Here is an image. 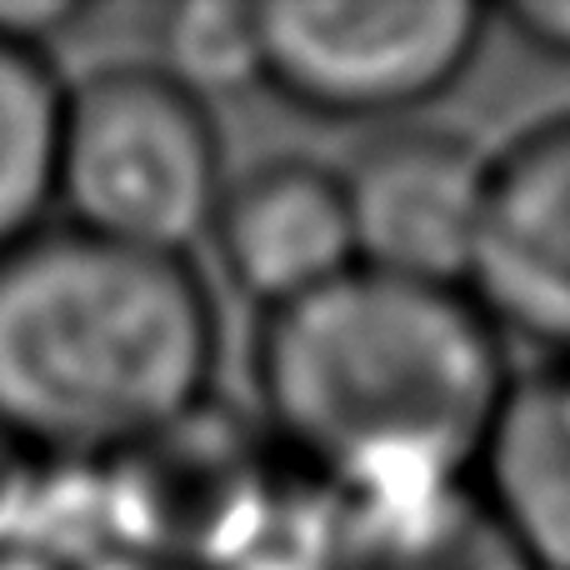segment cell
<instances>
[{"mask_svg":"<svg viewBox=\"0 0 570 570\" xmlns=\"http://www.w3.org/2000/svg\"><path fill=\"white\" fill-rule=\"evenodd\" d=\"M511 381L471 291L365 266L256 331L261 431L341 501L475 481Z\"/></svg>","mask_w":570,"mask_h":570,"instance_id":"6da1fadb","label":"cell"},{"mask_svg":"<svg viewBox=\"0 0 570 570\" xmlns=\"http://www.w3.org/2000/svg\"><path fill=\"white\" fill-rule=\"evenodd\" d=\"M220 321L190 256L46 226L0 256V431L40 461H116L200 411Z\"/></svg>","mask_w":570,"mask_h":570,"instance_id":"7a4b0ae2","label":"cell"},{"mask_svg":"<svg viewBox=\"0 0 570 570\" xmlns=\"http://www.w3.org/2000/svg\"><path fill=\"white\" fill-rule=\"evenodd\" d=\"M226 150L210 106L156 66H106L66 86L56 206L66 226L156 256H186L216 226Z\"/></svg>","mask_w":570,"mask_h":570,"instance_id":"3957f363","label":"cell"},{"mask_svg":"<svg viewBox=\"0 0 570 570\" xmlns=\"http://www.w3.org/2000/svg\"><path fill=\"white\" fill-rule=\"evenodd\" d=\"M475 0H261L266 90L321 120H395L465 80L491 30Z\"/></svg>","mask_w":570,"mask_h":570,"instance_id":"277c9868","label":"cell"},{"mask_svg":"<svg viewBox=\"0 0 570 570\" xmlns=\"http://www.w3.org/2000/svg\"><path fill=\"white\" fill-rule=\"evenodd\" d=\"M285 455L261 421L206 401L136 451L100 461L116 531L130 561L220 570L261 505L271 501Z\"/></svg>","mask_w":570,"mask_h":570,"instance_id":"5b68a950","label":"cell"},{"mask_svg":"<svg viewBox=\"0 0 570 570\" xmlns=\"http://www.w3.org/2000/svg\"><path fill=\"white\" fill-rule=\"evenodd\" d=\"M491 156L465 136L395 126L341 166L355 261L395 281L465 291L481 246Z\"/></svg>","mask_w":570,"mask_h":570,"instance_id":"8992f818","label":"cell"},{"mask_svg":"<svg viewBox=\"0 0 570 570\" xmlns=\"http://www.w3.org/2000/svg\"><path fill=\"white\" fill-rule=\"evenodd\" d=\"M471 301L505 341L570 361V110L491 156Z\"/></svg>","mask_w":570,"mask_h":570,"instance_id":"52a82bcc","label":"cell"},{"mask_svg":"<svg viewBox=\"0 0 570 570\" xmlns=\"http://www.w3.org/2000/svg\"><path fill=\"white\" fill-rule=\"evenodd\" d=\"M206 240L230 291L261 315L285 311L361 266L341 170L311 156H276L230 176Z\"/></svg>","mask_w":570,"mask_h":570,"instance_id":"ba28073f","label":"cell"},{"mask_svg":"<svg viewBox=\"0 0 570 570\" xmlns=\"http://www.w3.org/2000/svg\"><path fill=\"white\" fill-rule=\"evenodd\" d=\"M475 485L535 570H570V361L515 371Z\"/></svg>","mask_w":570,"mask_h":570,"instance_id":"9c48e42d","label":"cell"},{"mask_svg":"<svg viewBox=\"0 0 570 570\" xmlns=\"http://www.w3.org/2000/svg\"><path fill=\"white\" fill-rule=\"evenodd\" d=\"M341 505V570H535L475 481Z\"/></svg>","mask_w":570,"mask_h":570,"instance_id":"30bf717a","label":"cell"},{"mask_svg":"<svg viewBox=\"0 0 570 570\" xmlns=\"http://www.w3.org/2000/svg\"><path fill=\"white\" fill-rule=\"evenodd\" d=\"M66 86L50 56L0 40V256L50 226Z\"/></svg>","mask_w":570,"mask_h":570,"instance_id":"8fae6325","label":"cell"},{"mask_svg":"<svg viewBox=\"0 0 570 570\" xmlns=\"http://www.w3.org/2000/svg\"><path fill=\"white\" fill-rule=\"evenodd\" d=\"M150 66L200 106L261 90L266 86L261 0H176L156 20Z\"/></svg>","mask_w":570,"mask_h":570,"instance_id":"7c38bea8","label":"cell"},{"mask_svg":"<svg viewBox=\"0 0 570 570\" xmlns=\"http://www.w3.org/2000/svg\"><path fill=\"white\" fill-rule=\"evenodd\" d=\"M86 20L80 0H0V40L50 56V40Z\"/></svg>","mask_w":570,"mask_h":570,"instance_id":"4fadbf2b","label":"cell"},{"mask_svg":"<svg viewBox=\"0 0 570 570\" xmlns=\"http://www.w3.org/2000/svg\"><path fill=\"white\" fill-rule=\"evenodd\" d=\"M491 16L505 20L511 36L525 40L531 50L570 60V0H511V6L491 10Z\"/></svg>","mask_w":570,"mask_h":570,"instance_id":"5bb4252c","label":"cell"},{"mask_svg":"<svg viewBox=\"0 0 570 570\" xmlns=\"http://www.w3.org/2000/svg\"><path fill=\"white\" fill-rule=\"evenodd\" d=\"M36 475H40V455H30L26 445L0 431V541H6L10 525L26 511V495L36 485Z\"/></svg>","mask_w":570,"mask_h":570,"instance_id":"9a60e30c","label":"cell"},{"mask_svg":"<svg viewBox=\"0 0 570 570\" xmlns=\"http://www.w3.org/2000/svg\"><path fill=\"white\" fill-rule=\"evenodd\" d=\"M116 570H196V566H150V561H126V566H116Z\"/></svg>","mask_w":570,"mask_h":570,"instance_id":"2e32d148","label":"cell"}]
</instances>
